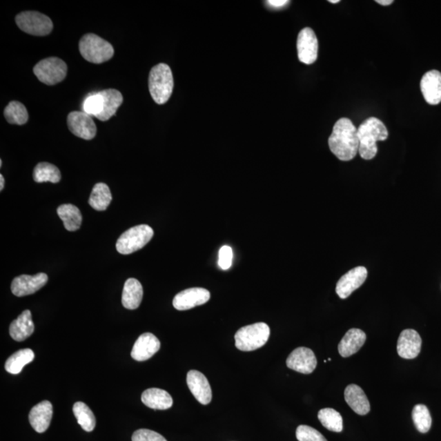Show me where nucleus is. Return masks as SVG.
I'll use <instances>...</instances> for the list:
<instances>
[{"label":"nucleus","instance_id":"nucleus-1","mask_svg":"<svg viewBox=\"0 0 441 441\" xmlns=\"http://www.w3.org/2000/svg\"><path fill=\"white\" fill-rule=\"evenodd\" d=\"M329 146L331 153L338 159L350 161L359 153L357 128H355L349 119H338L329 138Z\"/></svg>","mask_w":441,"mask_h":441},{"label":"nucleus","instance_id":"nucleus-2","mask_svg":"<svg viewBox=\"0 0 441 441\" xmlns=\"http://www.w3.org/2000/svg\"><path fill=\"white\" fill-rule=\"evenodd\" d=\"M360 141L359 154L364 159L369 160L376 157L377 141H385L389 131L380 119L371 117L364 120L357 128Z\"/></svg>","mask_w":441,"mask_h":441},{"label":"nucleus","instance_id":"nucleus-3","mask_svg":"<svg viewBox=\"0 0 441 441\" xmlns=\"http://www.w3.org/2000/svg\"><path fill=\"white\" fill-rule=\"evenodd\" d=\"M175 81L170 68L167 64H158L151 69L149 75V91L153 100L163 105L170 98Z\"/></svg>","mask_w":441,"mask_h":441},{"label":"nucleus","instance_id":"nucleus-4","mask_svg":"<svg viewBox=\"0 0 441 441\" xmlns=\"http://www.w3.org/2000/svg\"><path fill=\"white\" fill-rule=\"evenodd\" d=\"M79 52L84 59L91 63L101 64L112 59L115 49L98 35L87 34L80 39Z\"/></svg>","mask_w":441,"mask_h":441},{"label":"nucleus","instance_id":"nucleus-5","mask_svg":"<svg viewBox=\"0 0 441 441\" xmlns=\"http://www.w3.org/2000/svg\"><path fill=\"white\" fill-rule=\"evenodd\" d=\"M270 337V328L265 323H256L239 329L235 333V346L242 351H255L264 346Z\"/></svg>","mask_w":441,"mask_h":441},{"label":"nucleus","instance_id":"nucleus-6","mask_svg":"<svg viewBox=\"0 0 441 441\" xmlns=\"http://www.w3.org/2000/svg\"><path fill=\"white\" fill-rule=\"evenodd\" d=\"M154 231L148 225H138L131 227L120 235L117 240V249L124 255H131L140 251L150 242Z\"/></svg>","mask_w":441,"mask_h":441},{"label":"nucleus","instance_id":"nucleus-7","mask_svg":"<svg viewBox=\"0 0 441 441\" xmlns=\"http://www.w3.org/2000/svg\"><path fill=\"white\" fill-rule=\"evenodd\" d=\"M34 73L40 82L55 86L64 80L68 74V66L59 57H48L40 61L34 68Z\"/></svg>","mask_w":441,"mask_h":441},{"label":"nucleus","instance_id":"nucleus-8","mask_svg":"<svg viewBox=\"0 0 441 441\" xmlns=\"http://www.w3.org/2000/svg\"><path fill=\"white\" fill-rule=\"evenodd\" d=\"M16 23L24 32L37 37H46L53 28L52 21L48 17L34 11L19 13L16 17Z\"/></svg>","mask_w":441,"mask_h":441},{"label":"nucleus","instance_id":"nucleus-9","mask_svg":"<svg viewBox=\"0 0 441 441\" xmlns=\"http://www.w3.org/2000/svg\"><path fill=\"white\" fill-rule=\"evenodd\" d=\"M298 59L306 65L313 64L318 57V39L313 29L304 28L298 34L297 41Z\"/></svg>","mask_w":441,"mask_h":441},{"label":"nucleus","instance_id":"nucleus-10","mask_svg":"<svg viewBox=\"0 0 441 441\" xmlns=\"http://www.w3.org/2000/svg\"><path fill=\"white\" fill-rule=\"evenodd\" d=\"M68 126L74 135L84 140H92L96 137L97 127L90 115L84 111H73L68 115Z\"/></svg>","mask_w":441,"mask_h":441},{"label":"nucleus","instance_id":"nucleus-11","mask_svg":"<svg viewBox=\"0 0 441 441\" xmlns=\"http://www.w3.org/2000/svg\"><path fill=\"white\" fill-rule=\"evenodd\" d=\"M368 276V271L364 266L355 267L342 275L338 280L336 293L342 300H346L351 293L359 288L365 282Z\"/></svg>","mask_w":441,"mask_h":441},{"label":"nucleus","instance_id":"nucleus-12","mask_svg":"<svg viewBox=\"0 0 441 441\" xmlns=\"http://www.w3.org/2000/svg\"><path fill=\"white\" fill-rule=\"evenodd\" d=\"M210 300V293L203 288H191L177 293L173 305L178 311H186L206 304Z\"/></svg>","mask_w":441,"mask_h":441},{"label":"nucleus","instance_id":"nucleus-13","mask_svg":"<svg viewBox=\"0 0 441 441\" xmlns=\"http://www.w3.org/2000/svg\"><path fill=\"white\" fill-rule=\"evenodd\" d=\"M46 274L22 275L12 280L11 291L17 297L30 295L42 288L48 282Z\"/></svg>","mask_w":441,"mask_h":441},{"label":"nucleus","instance_id":"nucleus-14","mask_svg":"<svg viewBox=\"0 0 441 441\" xmlns=\"http://www.w3.org/2000/svg\"><path fill=\"white\" fill-rule=\"evenodd\" d=\"M286 364L294 371L310 374L315 371L317 360L313 351L302 346L292 351L287 358Z\"/></svg>","mask_w":441,"mask_h":441},{"label":"nucleus","instance_id":"nucleus-15","mask_svg":"<svg viewBox=\"0 0 441 441\" xmlns=\"http://www.w3.org/2000/svg\"><path fill=\"white\" fill-rule=\"evenodd\" d=\"M186 382L191 393L195 399L204 405L212 400V389L207 378L197 371H190L187 373Z\"/></svg>","mask_w":441,"mask_h":441},{"label":"nucleus","instance_id":"nucleus-16","mask_svg":"<svg viewBox=\"0 0 441 441\" xmlns=\"http://www.w3.org/2000/svg\"><path fill=\"white\" fill-rule=\"evenodd\" d=\"M422 338L413 329H405L400 333L398 342V353L400 357L411 360L420 355Z\"/></svg>","mask_w":441,"mask_h":441},{"label":"nucleus","instance_id":"nucleus-17","mask_svg":"<svg viewBox=\"0 0 441 441\" xmlns=\"http://www.w3.org/2000/svg\"><path fill=\"white\" fill-rule=\"evenodd\" d=\"M160 349V342L157 337L150 333H145L137 338L133 347L131 356L137 362L149 360Z\"/></svg>","mask_w":441,"mask_h":441},{"label":"nucleus","instance_id":"nucleus-18","mask_svg":"<svg viewBox=\"0 0 441 441\" xmlns=\"http://www.w3.org/2000/svg\"><path fill=\"white\" fill-rule=\"evenodd\" d=\"M421 91L427 104L438 105L441 102V73L431 70L423 75L420 84Z\"/></svg>","mask_w":441,"mask_h":441},{"label":"nucleus","instance_id":"nucleus-19","mask_svg":"<svg viewBox=\"0 0 441 441\" xmlns=\"http://www.w3.org/2000/svg\"><path fill=\"white\" fill-rule=\"evenodd\" d=\"M52 405L48 400L35 405L29 414V421L31 427L39 433H43L50 426L52 418Z\"/></svg>","mask_w":441,"mask_h":441},{"label":"nucleus","instance_id":"nucleus-20","mask_svg":"<svg viewBox=\"0 0 441 441\" xmlns=\"http://www.w3.org/2000/svg\"><path fill=\"white\" fill-rule=\"evenodd\" d=\"M365 341H366V334L362 329H351L346 333L338 344V353L342 357H349L358 353Z\"/></svg>","mask_w":441,"mask_h":441},{"label":"nucleus","instance_id":"nucleus-21","mask_svg":"<svg viewBox=\"0 0 441 441\" xmlns=\"http://www.w3.org/2000/svg\"><path fill=\"white\" fill-rule=\"evenodd\" d=\"M345 400L353 411L359 415H366L371 411V404L362 387L351 384L346 387Z\"/></svg>","mask_w":441,"mask_h":441},{"label":"nucleus","instance_id":"nucleus-22","mask_svg":"<svg viewBox=\"0 0 441 441\" xmlns=\"http://www.w3.org/2000/svg\"><path fill=\"white\" fill-rule=\"evenodd\" d=\"M35 324L32 315L29 310H26L19 317L13 320L10 327V336L17 342H22L32 335Z\"/></svg>","mask_w":441,"mask_h":441},{"label":"nucleus","instance_id":"nucleus-23","mask_svg":"<svg viewBox=\"0 0 441 441\" xmlns=\"http://www.w3.org/2000/svg\"><path fill=\"white\" fill-rule=\"evenodd\" d=\"M104 101V108L100 115L96 117L101 121H108L117 113L119 106L122 105L124 98L121 92L117 89L110 88L100 92Z\"/></svg>","mask_w":441,"mask_h":441},{"label":"nucleus","instance_id":"nucleus-24","mask_svg":"<svg viewBox=\"0 0 441 441\" xmlns=\"http://www.w3.org/2000/svg\"><path fill=\"white\" fill-rule=\"evenodd\" d=\"M141 402L147 407L166 411L173 406V398L166 391L159 389L146 390L141 395Z\"/></svg>","mask_w":441,"mask_h":441},{"label":"nucleus","instance_id":"nucleus-25","mask_svg":"<svg viewBox=\"0 0 441 441\" xmlns=\"http://www.w3.org/2000/svg\"><path fill=\"white\" fill-rule=\"evenodd\" d=\"M144 297V288L137 279L130 278L124 284L122 304L126 309L135 310L139 307Z\"/></svg>","mask_w":441,"mask_h":441},{"label":"nucleus","instance_id":"nucleus-26","mask_svg":"<svg viewBox=\"0 0 441 441\" xmlns=\"http://www.w3.org/2000/svg\"><path fill=\"white\" fill-rule=\"evenodd\" d=\"M57 215L63 222L65 228L69 231H77L81 226V212L73 204H62L57 208Z\"/></svg>","mask_w":441,"mask_h":441},{"label":"nucleus","instance_id":"nucleus-27","mask_svg":"<svg viewBox=\"0 0 441 441\" xmlns=\"http://www.w3.org/2000/svg\"><path fill=\"white\" fill-rule=\"evenodd\" d=\"M111 200H112V195L109 186L100 182L93 186L88 204L95 210L104 211L109 207Z\"/></svg>","mask_w":441,"mask_h":441},{"label":"nucleus","instance_id":"nucleus-28","mask_svg":"<svg viewBox=\"0 0 441 441\" xmlns=\"http://www.w3.org/2000/svg\"><path fill=\"white\" fill-rule=\"evenodd\" d=\"M35 359L34 351L31 349H21L12 354L6 363V371L12 374H19L25 365L32 362Z\"/></svg>","mask_w":441,"mask_h":441},{"label":"nucleus","instance_id":"nucleus-29","mask_svg":"<svg viewBox=\"0 0 441 441\" xmlns=\"http://www.w3.org/2000/svg\"><path fill=\"white\" fill-rule=\"evenodd\" d=\"M33 177L35 182H38V184L47 182H52V184H57L61 179V175L59 168L47 162L39 163L35 166Z\"/></svg>","mask_w":441,"mask_h":441},{"label":"nucleus","instance_id":"nucleus-30","mask_svg":"<svg viewBox=\"0 0 441 441\" xmlns=\"http://www.w3.org/2000/svg\"><path fill=\"white\" fill-rule=\"evenodd\" d=\"M73 413L82 429L88 432L95 430L96 418L91 409L83 402H77L73 406Z\"/></svg>","mask_w":441,"mask_h":441},{"label":"nucleus","instance_id":"nucleus-31","mask_svg":"<svg viewBox=\"0 0 441 441\" xmlns=\"http://www.w3.org/2000/svg\"><path fill=\"white\" fill-rule=\"evenodd\" d=\"M4 117L11 124L22 126L28 121L29 114L26 106L19 101H13L3 111Z\"/></svg>","mask_w":441,"mask_h":441},{"label":"nucleus","instance_id":"nucleus-32","mask_svg":"<svg viewBox=\"0 0 441 441\" xmlns=\"http://www.w3.org/2000/svg\"><path fill=\"white\" fill-rule=\"evenodd\" d=\"M318 418L322 424L329 431L341 432L343 429L342 418L335 409L331 408L320 409Z\"/></svg>","mask_w":441,"mask_h":441},{"label":"nucleus","instance_id":"nucleus-33","mask_svg":"<svg viewBox=\"0 0 441 441\" xmlns=\"http://www.w3.org/2000/svg\"><path fill=\"white\" fill-rule=\"evenodd\" d=\"M412 418L417 430L421 433H427L431 427V416L429 409L424 404H417L412 412Z\"/></svg>","mask_w":441,"mask_h":441},{"label":"nucleus","instance_id":"nucleus-34","mask_svg":"<svg viewBox=\"0 0 441 441\" xmlns=\"http://www.w3.org/2000/svg\"><path fill=\"white\" fill-rule=\"evenodd\" d=\"M102 108H104V101H102L100 92L88 96L84 101V112L90 117H97L98 115L101 114Z\"/></svg>","mask_w":441,"mask_h":441},{"label":"nucleus","instance_id":"nucleus-35","mask_svg":"<svg viewBox=\"0 0 441 441\" xmlns=\"http://www.w3.org/2000/svg\"><path fill=\"white\" fill-rule=\"evenodd\" d=\"M296 436L298 441H328L320 431L306 425L297 427Z\"/></svg>","mask_w":441,"mask_h":441},{"label":"nucleus","instance_id":"nucleus-36","mask_svg":"<svg viewBox=\"0 0 441 441\" xmlns=\"http://www.w3.org/2000/svg\"><path fill=\"white\" fill-rule=\"evenodd\" d=\"M133 441H167L163 435L154 431L139 429L133 433Z\"/></svg>","mask_w":441,"mask_h":441},{"label":"nucleus","instance_id":"nucleus-37","mask_svg":"<svg viewBox=\"0 0 441 441\" xmlns=\"http://www.w3.org/2000/svg\"><path fill=\"white\" fill-rule=\"evenodd\" d=\"M233 261V251L228 245H224L220 248L218 255V266L222 270H228Z\"/></svg>","mask_w":441,"mask_h":441},{"label":"nucleus","instance_id":"nucleus-38","mask_svg":"<svg viewBox=\"0 0 441 441\" xmlns=\"http://www.w3.org/2000/svg\"><path fill=\"white\" fill-rule=\"evenodd\" d=\"M288 3L289 1H287V0H269V1H266V3L268 4L269 6L275 8H282Z\"/></svg>","mask_w":441,"mask_h":441},{"label":"nucleus","instance_id":"nucleus-39","mask_svg":"<svg viewBox=\"0 0 441 441\" xmlns=\"http://www.w3.org/2000/svg\"><path fill=\"white\" fill-rule=\"evenodd\" d=\"M376 2L383 6H391L392 3H393L392 0H377Z\"/></svg>","mask_w":441,"mask_h":441},{"label":"nucleus","instance_id":"nucleus-40","mask_svg":"<svg viewBox=\"0 0 441 441\" xmlns=\"http://www.w3.org/2000/svg\"><path fill=\"white\" fill-rule=\"evenodd\" d=\"M4 184H6V181H4V177L1 175H0V190H3L4 188Z\"/></svg>","mask_w":441,"mask_h":441},{"label":"nucleus","instance_id":"nucleus-41","mask_svg":"<svg viewBox=\"0 0 441 441\" xmlns=\"http://www.w3.org/2000/svg\"><path fill=\"white\" fill-rule=\"evenodd\" d=\"M329 2L332 3H337L340 2V0H329Z\"/></svg>","mask_w":441,"mask_h":441},{"label":"nucleus","instance_id":"nucleus-42","mask_svg":"<svg viewBox=\"0 0 441 441\" xmlns=\"http://www.w3.org/2000/svg\"><path fill=\"white\" fill-rule=\"evenodd\" d=\"M2 164H3L2 159H0V167H2Z\"/></svg>","mask_w":441,"mask_h":441}]
</instances>
